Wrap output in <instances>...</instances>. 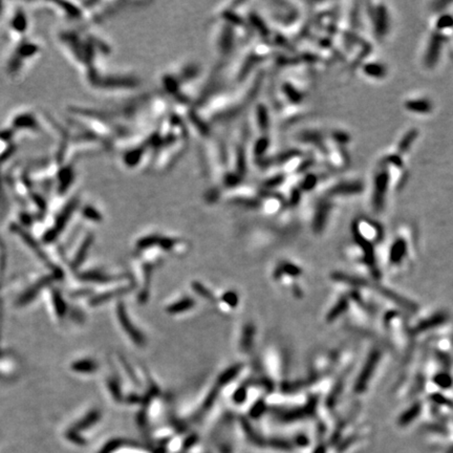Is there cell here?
Here are the masks:
<instances>
[{"instance_id":"cell-1","label":"cell","mask_w":453,"mask_h":453,"mask_svg":"<svg viewBox=\"0 0 453 453\" xmlns=\"http://www.w3.org/2000/svg\"><path fill=\"white\" fill-rule=\"evenodd\" d=\"M380 357H381V352L379 350H374V351H372V354L369 355V357H368V359L366 361V363L363 366V371L361 372L360 376L358 377V379H357V382H356V385H355L356 392L364 391L369 379H371L373 374H374V371H375V368H376L378 362H379Z\"/></svg>"},{"instance_id":"cell-2","label":"cell","mask_w":453,"mask_h":453,"mask_svg":"<svg viewBox=\"0 0 453 453\" xmlns=\"http://www.w3.org/2000/svg\"><path fill=\"white\" fill-rule=\"evenodd\" d=\"M355 237L357 242L360 245V247L363 249L364 251V262L366 264L371 267V272L374 275L375 278H379L380 273L379 270L377 268L376 265V259H375V254H374V249L371 245V242H368L362 235H361L356 229H355Z\"/></svg>"},{"instance_id":"cell-3","label":"cell","mask_w":453,"mask_h":453,"mask_svg":"<svg viewBox=\"0 0 453 453\" xmlns=\"http://www.w3.org/2000/svg\"><path fill=\"white\" fill-rule=\"evenodd\" d=\"M52 280V278H50V277H48V278H44V279H41L40 281H38L35 285H34V287H32L31 289H29L27 292H25L23 295L18 299V305L20 306H23V305H27L29 304L30 302L34 299V298H36L37 295H38V293L41 289H43L45 285H47L49 283V281Z\"/></svg>"},{"instance_id":"cell-4","label":"cell","mask_w":453,"mask_h":453,"mask_svg":"<svg viewBox=\"0 0 453 453\" xmlns=\"http://www.w3.org/2000/svg\"><path fill=\"white\" fill-rule=\"evenodd\" d=\"M119 317H120L121 324L123 325L125 331L129 334L130 337L134 341H136L139 344V345H143V344H144V339H143L141 334L132 326V324L129 321V318L127 317V315L125 314L122 306H120V308H119Z\"/></svg>"},{"instance_id":"cell-5","label":"cell","mask_w":453,"mask_h":453,"mask_svg":"<svg viewBox=\"0 0 453 453\" xmlns=\"http://www.w3.org/2000/svg\"><path fill=\"white\" fill-rule=\"evenodd\" d=\"M13 126L15 128L36 130L38 128V123L35 119V116H33L31 113H25L15 117L13 121Z\"/></svg>"},{"instance_id":"cell-6","label":"cell","mask_w":453,"mask_h":453,"mask_svg":"<svg viewBox=\"0 0 453 453\" xmlns=\"http://www.w3.org/2000/svg\"><path fill=\"white\" fill-rule=\"evenodd\" d=\"M386 185H387V175L380 174L379 178L377 179V183H376V191H375V198H374V204L376 206V209H380L383 204V197H384Z\"/></svg>"},{"instance_id":"cell-7","label":"cell","mask_w":453,"mask_h":453,"mask_svg":"<svg viewBox=\"0 0 453 453\" xmlns=\"http://www.w3.org/2000/svg\"><path fill=\"white\" fill-rule=\"evenodd\" d=\"M28 29V20H27V16L24 15V13L21 10L16 11L15 15L13 16V20H12V30L14 33H16V35H21L24 32H27Z\"/></svg>"},{"instance_id":"cell-8","label":"cell","mask_w":453,"mask_h":453,"mask_svg":"<svg viewBox=\"0 0 453 453\" xmlns=\"http://www.w3.org/2000/svg\"><path fill=\"white\" fill-rule=\"evenodd\" d=\"M444 321H445V315L438 314V315L431 317L430 319H428V320L419 323L415 329V333H421V332L427 331L429 329H432V327L434 326H438L442 324Z\"/></svg>"},{"instance_id":"cell-9","label":"cell","mask_w":453,"mask_h":453,"mask_svg":"<svg viewBox=\"0 0 453 453\" xmlns=\"http://www.w3.org/2000/svg\"><path fill=\"white\" fill-rule=\"evenodd\" d=\"M406 252V243L404 240H398L394 245L392 246L391 252H390V260L393 264H398L400 263L402 258L404 257Z\"/></svg>"},{"instance_id":"cell-10","label":"cell","mask_w":453,"mask_h":453,"mask_svg":"<svg viewBox=\"0 0 453 453\" xmlns=\"http://www.w3.org/2000/svg\"><path fill=\"white\" fill-rule=\"evenodd\" d=\"M347 305H348L347 298L342 297V298L339 300L338 303L336 304V305L332 308V310L330 312V314L327 315V319H326V320L329 321V322L335 320L336 318H337L338 316H340V315L344 312V310L346 309Z\"/></svg>"},{"instance_id":"cell-11","label":"cell","mask_w":453,"mask_h":453,"mask_svg":"<svg viewBox=\"0 0 453 453\" xmlns=\"http://www.w3.org/2000/svg\"><path fill=\"white\" fill-rule=\"evenodd\" d=\"M73 371L78 372V373H91L95 372L97 365L95 362L89 360H84V361H78V362H75L72 365Z\"/></svg>"},{"instance_id":"cell-12","label":"cell","mask_w":453,"mask_h":453,"mask_svg":"<svg viewBox=\"0 0 453 453\" xmlns=\"http://www.w3.org/2000/svg\"><path fill=\"white\" fill-rule=\"evenodd\" d=\"M99 418V414L97 413V411H92V413L88 414L85 418H83L82 421H80L77 425H75V428H74V430L75 431H78V430H83V429H86L87 427H89L90 425L92 424H95L97 422V419Z\"/></svg>"},{"instance_id":"cell-13","label":"cell","mask_w":453,"mask_h":453,"mask_svg":"<svg viewBox=\"0 0 453 453\" xmlns=\"http://www.w3.org/2000/svg\"><path fill=\"white\" fill-rule=\"evenodd\" d=\"M90 242H91V238H90V237H88L85 241H84V243L81 246V248L79 249L78 254L76 255V257H75L74 264H73V266H74V267H78V266L83 263V260L85 259L86 254H87V251H88V248H89V246H90Z\"/></svg>"},{"instance_id":"cell-14","label":"cell","mask_w":453,"mask_h":453,"mask_svg":"<svg viewBox=\"0 0 453 453\" xmlns=\"http://www.w3.org/2000/svg\"><path fill=\"white\" fill-rule=\"evenodd\" d=\"M327 210H329V208H327L326 206H323V207H321L320 209H319V211H318V213L316 215V218H315V223H314V228H315L316 231H320L323 228V225L325 223V217H326Z\"/></svg>"},{"instance_id":"cell-15","label":"cell","mask_w":453,"mask_h":453,"mask_svg":"<svg viewBox=\"0 0 453 453\" xmlns=\"http://www.w3.org/2000/svg\"><path fill=\"white\" fill-rule=\"evenodd\" d=\"M53 301H54V305L56 308V312L58 316H63L66 312V306L64 304V301L62 297L60 296V294L58 292H54L53 294Z\"/></svg>"},{"instance_id":"cell-16","label":"cell","mask_w":453,"mask_h":453,"mask_svg":"<svg viewBox=\"0 0 453 453\" xmlns=\"http://www.w3.org/2000/svg\"><path fill=\"white\" fill-rule=\"evenodd\" d=\"M193 305H194V302L190 299H186V300H183L179 302V303L171 305L169 307V312L170 313H180V312H183V310H186L192 307Z\"/></svg>"},{"instance_id":"cell-17","label":"cell","mask_w":453,"mask_h":453,"mask_svg":"<svg viewBox=\"0 0 453 453\" xmlns=\"http://www.w3.org/2000/svg\"><path fill=\"white\" fill-rule=\"evenodd\" d=\"M239 369L240 367L239 366H234L232 368H230L229 371H226L225 374H223V376L221 377V383H226V382H230L233 378L236 376L238 373H239Z\"/></svg>"},{"instance_id":"cell-18","label":"cell","mask_w":453,"mask_h":453,"mask_svg":"<svg viewBox=\"0 0 453 453\" xmlns=\"http://www.w3.org/2000/svg\"><path fill=\"white\" fill-rule=\"evenodd\" d=\"M409 108H411L410 111H415L417 113H423L429 111V105H428L424 101H421V102H411L408 105Z\"/></svg>"},{"instance_id":"cell-19","label":"cell","mask_w":453,"mask_h":453,"mask_svg":"<svg viewBox=\"0 0 453 453\" xmlns=\"http://www.w3.org/2000/svg\"><path fill=\"white\" fill-rule=\"evenodd\" d=\"M281 270L284 271L285 273H288L290 275H294V276H296V275H299L301 273V271L299 270V268L295 265H293L291 264H284L281 267Z\"/></svg>"},{"instance_id":"cell-20","label":"cell","mask_w":453,"mask_h":453,"mask_svg":"<svg viewBox=\"0 0 453 453\" xmlns=\"http://www.w3.org/2000/svg\"><path fill=\"white\" fill-rule=\"evenodd\" d=\"M435 382L442 387H449L451 384V379L447 375H440L435 378Z\"/></svg>"},{"instance_id":"cell-21","label":"cell","mask_w":453,"mask_h":453,"mask_svg":"<svg viewBox=\"0 0 453 453\" xmlns=\"http://www.w3.org/2000/svg\"><path fill=\"white\" fill-rule=\"evenodd\" d=\"M418 410H419V406L418 405H415L413 408H411L410 410H408V413L404 415V421H409L410 418H413L414 416H415L418 413Z\"/></svg>"},{"instance_id":"cell-22","label":"cell","mask_w":453,"mask_h":453,"mask_svg":"<svg viewBox=\"0 0 453 453\" xmlns=\"http://www.w3.org/2000/svg\"><path fill=\"white\" fill-rule=\"evenodd\" d=\"M245 398H246V390L243 389V388L239 389V390L236 392V394H235V397H234V399H235V401H236V402H241V401L245 400Z\"/></svg>"},{"instance_id":"cell-23","label":"cell","mask_w":453,"mask_h":453,"mask_svg":"<svg viewBox=\"0 0 453 453\" xmlns=\"http://www.w3.org/2000/svg\"><path fill=\"white\" fill-rule=\"evenodd\" d=\"M225 299H226V302H228V303H230V304H232V305L236 304V296H235L234 294H232V293L226 294V297H225Z\"/></svg>"},{"instance_id":"cell-24","label":"cell","mask_w":453,"mask_h":453,"mask_svg":"<svg viewBox=\"0 0 453 453\" xmlns=\"http://www.w3.org/2000/svg\"><path fill=\"white\" fill-rule=\"evenodd\" d=\"M247 337L245 338V340H243V343H245V346H249L250 345V342H251V338H252V336H253V329L251 330V327H249V329L247 330Z\"/></svg>"},{"instance_id":"cell-25","label":"cell","mask_w":453,"mask_h":453,"mask_svg":"<svg viewBox=\"0 0 453 453\" xmlns=\"http://www.w3.org/2000/svg\"><path fill=\"white\" fill-rule=\"evenodd\" d=\"M194 288L198 293H200V295H203L205 297H210V294H208V292L203 287H201V285H195Z\"/></svg>"},{"instance_id":"cell-26","label":"cell","mask_w":453,"mask_h":453,"mask_svg":"<svg viewBox=\"0 0 453 453\" xmlns=\"http://www.w3.org/2000/svg\"><path fill=\"white\" fill-rule=\"evenodd\" d=\"M0 12H1V8H0Z\"/></svg>"}]
</instances>
